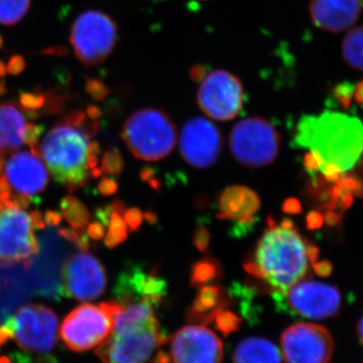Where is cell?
Masks as SVG:
<instances>
[{"mask_svg":"<svg viewBox=\"0 0 363 363\" xmlns=\"http://www.w3.org/2000/svg\"><path fill=\"white\" fill-rule=\"evenodd\" d=\"M37 363H57L56 359H54V358L51 357H45V358H40L39 362Z\"/></svg>","mask_w":363,"mask_h":363,"instance_id":"680465c9","label":"cell"},{"mask_svg":"<svg viewBox=\"0 0 363 363\" xmlns=\"http://www.w3.org/2000/svg\"><path fill=\"white\" fill-rule=\"evenodd\" d=\"M6 67L4 65V62L0 61V78H4L6 74Z\"/></svg>","mask_w":363,"mask_h":363,"instance_id":"6f0895ef","label":"cell"},{"mask_svg":"<svg viewBox=\"0 0 363 363\" xmlns=\"http://www.w3.org/2000/svg\"><path fill=\"white\" fill-rule=\"evenodd\" d=\"M157 306L147 300L119 305L114 327L96 354L102 363H147L166 341L155 315Z\"/></svg>","mask_w":363,"mask_h":363,"instance_id":"3957f363","label":"cell"},{"mask_svg":"<svg viewBox=\"0 0 363 363\" xmlns=\"http://www.w3.org/2000/svg\"><path fill=\"white\" fill-rule=\"evenodd\" d=\"M233 363H281V353L277 346L267 339H245L235 348Z\"/></svg>","mask_w":363,"mask_h":363,"instance_id":"44dd1931","label":"cell"},{"mask_svg":"<svg viewBox=\"0 0 363 363\" xmlns=\"http://www.w3.org/2000/svg\"><path fill=\"white\" fill-rule=\"evenodd\" d=\"M118 309V303L112 301L99 306H79L62 324V340L69 350L75 352L99 347L113 330L114 317Z\"/></svg>","mask_w":363,"mask_h":363,"instance_id":"8992f818","label":"cell"},{"mask_svg":"<svg viewBox=\"0 0 363 363\" xmlns=\"http://www.w3.org/2000/svg\"><path fill=\"white\" fill-rule=\"evenodd\" d=\"M313 269L316 272L318 276L326 277L330 276L333 272V264L329 260H321V262H313Z\"/></svg>","mask_w":363,"mask_h":363,"instance_id":"7bdbcfd3","label":"cell"},{"mask_svg":"<svg viewBox=\"0 0 363 363\" xmlns=\"http://www.w3.org/2000/svg\"><path fill=\"white\" fill-rule=\"evenodd\" d=\"M9 339H14V332L9 318L6 323L0 326V345L6 344Z\"/></svg>","mask_w":363,"mask_h":363,"instance_id":"ee69618b","label":"cell"},{"mask_svg":"<svg viewBox=\"0 0 363 363\" xmlns=\"http://www.w3.org/2000/svg\"><path fill=\"white\" fill-rule=\"evenodd\" d=\"M105 225L99 221L92 222L88 224L87 235L94 240H99L104 238L105 234Z\"/></svg>","mask_w":363,"mask_h":363,"instance_id":"b9f144b4","label":"cell"},{"mask_svg":"<svg viewBox=\"0 0 363 363\" xmlns=\"http://www.w3.org/2000/svg\"><path fill=\"white\" fill-rule=\"evenodd\" d=\"M355 85L350 82H342L336 85L332 90V94L337 104L343 108H350L352 98L354 97Z\"/></svg>","mask_w":363,"mask_h":363,"instance_id":"f1b7e54d","label":"cell"},{"mask_svg":"<svg viewBox=\"0 0 363 363\" xmlns=\"http://www.w3.org/2000/svg\"><path fill=\"white\" fill-rule=\"evenodd\" d=\"M101 116L102 111H100L99 107L95 106V105H91V106L88 107L87 116L89 117V118L97 121V118H99Z\"/></svg>","mask_w":363,"mask_h":363,"instance_id":"f5cc1de1","label":"cell"},{"mask_svg":"<svg viewBox=\"0 0 363 363\" xmlns=\"http://www.w3.org/2000/svg\"><path fill=\"white\" fill-rule=\"evenodd\" d=\"M231 154L248 168L267 166L276 160L279 149V135L269 121L262 117H250L236 123L229 138Z\"/></svg>","mask_w":363,"mask_h":363,"instance_id":"ba28073f","label":"cell"},{"mask_svg":"<svg viewBox=\"0 0 363 363\" xmlns=\"http://www.w3.org/2000/svg\"><path fill=\"white\" fill-rule=\"evenodd\" d=\"M128 234V224L121 214L113 210L108 223V230L105 235V245L109 248L116 247L126 240Z\"/></svg>","mask_w":363,"mask_h":363,"instance_id":"4316f807","label":"cell"},{"mask_svg":"<svg viewBox=\"0 0 363 363\" xmlns=\"http://www.w3.org/2000/svg\"><path fill=\"white\" fill-rule=\"evenodd\" d=\"M274 297L283 301L294 314L313 320L335 316L342 305L338 288L314 279H301L286 293Z\"/></svg>","mask_w":363,"mask_h":363,"instance_id":"8fae6325","label":"cell"},{"mask_svg":"<svg viewBox=\"0 0 363 363\" xmlns=\"http://www.w3.org/2000/svg\"><path fill=\"white\" fill-rule=\"evenodd\" d=\"M61 210L64 218L75 230L83 231L89 224V211L77 198L67 196L62 200Z\"/></svg>","mask_w":363,"mask_h":363,"instance_id":"cb8c5ba5","label":"cell"},{"mask_svg":"<svg viewBox=\"0 0 363 363\" xmlns=\"http://www.w3.org/2000/svg\"><path fill=\"white\" fill-rule=\"evenodd\" d=\"M4 178L16 194L30 198L42 193L49 181L39 155L26 150L16 152L7 160Z\"/></svg>","mask_w":363,"mask_h":363,"instance_id":"e0dca14e","label":"cell"},{"mask_svg":"<svg viewBox=\"0 0 363 363\" xmlns=\"http://www.w3.org/2000/svg\"><path fill=\"white\" fill-rule=\"evenodd\" d=\"M218 218L240 221L255 217L260 208L259 195L245 186L226 188L219 197Z\"/></svg>","mask_w":363,"mask_h":363,"instance_id":"d6986e66","label":"cell"},{"mask_svg":"<svg viewBox=\"0 0 363 363\" xmlns=\"http://www.w3.org/2000/svg\"><path fill=\"white\" fill-rule=\"evenodd\" d=\"M32 0H0V25H16L30 9Z\"/></svg>","mask_w":363,"mask_h":363,"instance_id":"484cf974","label":"cell"},{"mask_svg":"<svg viewBox=\"0 0 363 363\" xmlns=\"http://www.w3.org/2000/svg\"><path fill=\"white\" fill-rule=\"evenodd\" d=\"M203 73H205V71L202 67H194L191 70V77H192L193 80L196 81L203 80L205 78V75Z\"/></svg>","mask_w":363,"mask_h":363,"instance_id":"db71d44e","label":"cell"},{"mask_svg":"<svg viewBox=\"0 0 363 363\" xmlns=\"http://www.w3.org/2000/svg\"><path fill=\"white\" fill-rule=\"evenodd\" d=\"M226 304L227 300L220 286H204L195 298L192 316L199 320L214 319Z\"/></svg>","mask_w":363,"mask_h":363,"instance_id":"7402d4cb","label":"cell"},{"mask_svg":"<svg viewBox=\"0 0 363 363\" xmlns=\"http://www.w3.org/2000/svg\"><path fill=\"white\" fill-rule=\"evenodd\" d=\"M124 220L131 231H138L142 226L143 214L138 208H130L124 211Z\"/></svg>","mask_w":363,"mask_h":363,"instance_id":"836d02e7","label":"cell"},{"mask_svg":"<svg viewBox=\"0 0 363 363\" xmlns=\"http://www.w3.org/2000/svg\"><path fill=\"white\" fill-rule=\"evenodd\" d=\"M354 98L357 104L363 105V80L355 85Z\"/></svg>","mask_w":363,"mask_h":363,"instance_id":"816d5d0a","label":"cell"},{"mask_svg":"<svg viewBox=\"0 0 363 363\" xmlns=\"http://www.w3.org/2000/svg\"><path fill=\"white\" fill-rule=\"evenodd\" d=\"M62 283L68 298L92 301L104 295L107 285L104 264L87 252L74 253L64 264Z\"/></svg>","mask_w":363,"mask_h":363,"instance_id":"5bb4252c","label":"cell"},{"mask_svg":"<svg viewBox=\"0 0 363 363\" xmlns=\"http://www.w3.org/2000/svg\"><path fill=\"white\" fill-rule=\"evenodd\" d=\"M0 363H13V362L7 357H0Z\"/></svg>","mask_w":363,"mask_h":363,"instance_id":"94428289","label":"cell"},{"mask_svg":"<svg viewBox=\"0 0 363 363\" xmlns=\"http://www.w3.org/2000/svg\"><path fill=\"white\" fill-rule=\"evenodd\" d=\"M344 188L351 191L353 195L363 198V182L357 178H351V177H343L337 182Z\"/></svg>","mask_w":363,"mask_h":363,"instance_id":"e575fe53","label":"cell"},{"mask_svg":"<svg viewBox=\"0 0 363 363\" xmlns=\"http://www.w3.org/2000/svg\"><path fill=\"white\" fill-rule=\"evenodd\" d=\"M118 190V185L116 179L112 177H104L98 184V192L104 196H111L116 194Z\"/></svg>","mask_w":363,"mask_h":363,"instance_id":"8d00e7d4","label":"cell"},{"mask_svg":"<svg viewBox=\"0 0 363 363\" xmlns=\"http://www.w3.org/2000/svg\"><path fill=\"white\" fill-rule=\"evenodd\" d=\"M66 52H68V50L65 47H52L45 49L42 54L49 56H65Z\"/></svg>","mask_w":363,"mask_h":363,"instance_id":"c3c4849f","label":"cell"},{"mask_svg":"<svg viewBox=\"0 0 363 363\" xmlns=\"http://www.w3.org/2000/svg\"><path fill=\"white\" fill-rule=\"evenodd\" d=\"M357 335L358 337H359V340L362 341V343L363 344V315L362 318H360L359 321H358Z\"/></svg>","mask_w":363,"mask_h":363,"instance_id":"9f6ffc18","label":"cell"},{"mask_svg":"<svg viewBox=\"0 0 363 363\" xmlns=\"http://www.w3.org/2000/svg\"><path fill=\"white\" fill-rule=\"evenodd\" d=\"M60 236L64 238L67 241L70 242H77L79 238H80L81 233L75 229L61 228L59 229Z\"/></svg>","mask_w":363,"mask_h":363,"instance_id":"bcb514c9","label":"cell"},{"mask_svg":"<svg viewBox=\"0 0 363 363\" xmlns=\"http://www.w3.org/2000/svg\"><path fill=\"white\" fill-rule=\"evenodd\" d=\"M85 90L91 97L102 101L105 98L108 96L109 89L105 86L104 83L97 79L89 78L86 80Z\"/></svg>","mask_w":363,"mask_h":363,"instance_id":"4dcf8cb0","label":"cell"},{"mask_svg":"<svg viewBox=\"0 0 363 363\" xmlns=\"http://www.w3.org/2000/svg\"><path fill=\"white\" fill-rule=\"evenodd\" d=\"M362 13L360 0H310V18L317 28L328 33L350 30Z\"/></svg>","mask_w":363,"mask_h":363,"instance_id":"ac0fdd59","label":"cell"},{"mask_svg":"<svg viewBox=\"0 0 363 363\" xmlns=\"http://www.w3.org/2000/svg\"><path fill=\"white\" fill-rule=\"evenodd\" d=\"M4 49V38L0 35V50Z\"/></svg>","mask_w":363,"mask_h":363,"instance_id":"6125c7cd","label":"cell"},{"mask_svg":"<svg viewBox=\"0 0 363 363\" xmlns=\"http://www.w3.org/2000/svg\"><path fill=\"white\" fill-rule=\"evenodd\" d=\"M124 162L123 157L118 150L112 149L107 150L102 157L101 169L102 173L108 175L119 177L123 173Z\"/></svg>","mask_w":363,"mask_h":363,"instance_id":"83f0119b","label":"cell"},{"mask_svg":"<svg viewBox=\"0 0 363 363\" xmlns=\"http://www.w3.org/2000/svg\"><path fill=\"white\" fill-rule=\"evenodd\" d=\"M9 321L14 339L23 350L45 353L56 345L58 318L50 308L38 304L23 306Z\"/></svg>","mask_w":363,"mask_h":363,"instance_id":"7c38bea8","label":"cell"},{"mask_svg":"<svg viewBox=\"0 0 363 363\" xmlns=\"http://www.w3.org/2000/svg\"><path fill=\"white\" fill-rule=\"evenodd\" d=\"M26 68V61L21 55H13L7 63L6 71L9 75L16 76L23 73Z\"/></svg>","mask_w":363,"mask_h":363,"instance_id":"d590c367","label":"cell"},{"mask_svg":"<svg viewBox=\"0 0 363 363\" xmlns=\"http://www.w3.org/2000/svg\"><path fill=\"white\" fill-rule=\"evenodd\" d=\"M2 207H4V204H2V202L0 201V209H1Z\"/></svg>","mask_w":363,"mask_h":363,"instance_id":"be15d7a7","label":"cell"},{"mask_svg":"<svg viewBox=\"0 0 363 363\" xmlns=\"http://www.w3.org/2000/svg\"><path fill=\"white\" fill-rule=\"evenodd\" d=\"M30 216H32L33 222V224H35V228H45V219L43 218L42 213H40L39 210H35V211L30 214Z\"/></svg>","mask_w":363,"mask_h":363,"instance_id":"f907efd6","label":"cell"},{"mask_svg":"<svg viewBox=\"0 0 363 363\" xmlns=\"http://www.w3.org/2000/svg\"><path fill=\"white\" fill-rule=\"evenodd\" d=\"M222 276L220 264L212 257H205L195 262L191 272V284L199 286L218 279Z\"/></svg>","mask_w":363,"mask_h":363,"instance_id":"d4e9b609","label":"cell"},{"mask_svg":"<svg viewBox=\"0 0 363 363\" xmlns=\"http://www.w3.org/2000/svg\"><path fill=\"white\" fill-rule=\"evenodd\" d=\"M283 211L289 215H297L302 213V204L298 201L297 198H288L284 202L283 207H281Z\"/></svg>","mask_w":363,"mask_h":363,"instance_id":"60d3db41","label":"cell"},{"mask_svg":"<svg viewBox=\"0 0 363 363\" xmlns=\"http://www.w3.org/2000/svg\"><path fill=\"white\" fill-rule=\"evenodd\" d=\"M319 248L311 242H307V257L310 262H315L319 257Z\"/></svg>","mask_w":363,"mask_h":363,"instance_id":"681fc988","label":"cell"},{"mask_svg":"<svg viewBox=\"0 0 363 363\" xmlns=\"http://www.w3.org/2000/svg\"><path fill=\"white\" fill-rule=\"evenodd\" d=\"M303 164H304L305 169L309 172L310 175H315L317 171L321 169L325 164L323 157L320 156L318 152L314 150H310L305 155L303 159Z\"/></svg>","mask_w":363,"mask_h":363,"instance_id":"d6a6232c","label":"cell"},{"mask_svg":"<svg viewBox=\"0 0 363 363\" xmlns=\"http://www.w3.org/2000/svg\"><path fill=\"white\" fill-rule=\"evenodd\" d=\"M281 346L286 363H329L334 352L329 331L312 323H297L286 328Z\"/></svg>","mask_w":363,"mask_h":363,"instance_id":"4fadbf2b","label":"cell"},{"mask_svg":"<svg viewBox=\"0 0 363 363\" xmlns=\"http://www.w3.org/2000/svg\"><path fill=\"white\" fill-rule=\"evenodd\" d=\"M143 218L145 219L147 223L152 224V225L157 221V214L152 211L145 212V213L143 214Z\"/></svg>","mask_w":363,"mask_h":363,"instance_id":"11a10c76","label":"cell"},{"mask_svg":"<svg viewBox=\"0 0 363 363\" xmlns=\"http://www.w3.org/2000/svg\"><path fill=\"white\" fill-rule=\"evenodd\" d=\"M169 357L173 363H221L223 344L206 327L188 325L172 337Z\"/></svg>","mask_w":363,"mask_h":363,"instance_id":"2e32d148","label":"cell"},{"mask_svg":"<svg viewBox=\"0 0 363 363\" xmlns=\"http://www.w3.org/2000/svg\"><path fill=\"white\" fill-rule=\"evenodd\" d=\"M295 143L318 152L325 162L346 172L363 152V124L357 117L336 111L304 116L298 121Z\"/></svg>","mask_w":363,"mask_h":363,"instance_id":"277c9868","label":"cell"},{"mask_svg":"<svg viewBox=\"0 0 363 363\" xmlns=\"http://www.w3.org/2000/svg\"><path fill=\"white\" fill-rule=\"evenodd\" d=\"M47 102L45 94L39 92H23L20 96V104L28 111L42 108Z\"/></svg>","mask_w":363,"mask_h":363,"instance_id":"f546056e","label":"cell"},{"mask_svg":"<svg viewBox=\"0 0 363 363\" xmlns=\"http://www.w3.org/2000/svg\"><path fill=\"white\" fill-rule=\"evenodd\" d=\"M44 219L49 226H58L62 220L61 215L56 211H48Z\"/></svg>","mask_w":363,"mask_h":363,"instance_id":"7dc6e473","label":"cell"},{"mask_svg":"<svg viewBox=\"0 0 363 363\" xmlns=\"http://www.w3.org/2000/svg\"><path fill=\"white\" fill-rule=\"evenodd\" d=\"M6 84H4V81H0V96L6 94Z\"/></svg>","mask_w":363,"mask_h":363,"instance_id":"91938a15","label":"cell"},{"mask_svg":"<svg viewBox=\"0 0 363 363\" xmlns=\"http://www.w3.org/2000/svg\"><path fill=\"white\" fill-rule=\"evenodd\" d=\"M123 138L131 154L145 162H156L173 152L176 126L164 111L143 108L128 117Z\"/></svg>","mask_w":363,"mask_h":363,"instance_id":"5b68a950","label":"cell"},{"mask_svg":"<svg viewBox=\"0 0 363 363\" xmlns=\"http://www.w3.org/2000/svg\"><path fill=\"white\" fill-rule=\"evenodd\" d=\"M210 231L205 224H199L195 229L194 245L200 252H206L210 243Z\"/></svg>","mask_w":363,"mask_h":363,"instance_id":"1f68e13d","label":"cell"},{"mask_svg":"<svg viewBox=\"0 0 363 363\" xmlns=\"http://www.w3.org/2000/svg\"><path fill=\"white\" fill-rule=\"evenodd\" d=\"M98 130L97 121H88L84 112H72L45 135L39 145L40 159L55 180L70 192L87 183L92 157L89 138Z\"/></svg>","mask_w":363,"mask_h":363,"instance_id":"6da1fadb","label":"cell"},{"mask_svg":"<svg viewBox=\"0 0 363 363\" xmlns=\"http://www.w3.org/2000/svg\"><path fill=\"white\" fill-rule=\"evenodd\" d=\"M267 223V230L260 238L252 259L245 260L243 267L274 291V295H281L305 278L309 262L308 241L296 227L286 228L272 216Z\"/></svg>","mask_w":363,"mask_h":363,"instance_id":"7a4b0ae2","label":"cell"},{"mask_svg":"<svg viewBox=\"0 0 363 363\" xmlns=\"http://www.w3.org/2000/svg\"><path fill=\"white\" fill-rule=\"evenodd\" d=\"M28 125L18 106L11 102L0 104V157L26 143Z\"/></svg>","mask_w":363,"mask_h":363,"instance_id":"ffe728a7","label":"cell"},{"mask_svg":"<svg viewBox=\"0 0 363 363\" xmlns=\"http://www.w3.org/2000/svg\"><path fill=\"white\" fill-rule=\"evenodd\" d=\"M43 133V128L35 124H28V130H26V143L30 145V147H35L39 145V138Z\"/></svg>","mask_w":363,"mask_h":363,"instance_id":"ab89813d","label":"cell"},{"mask_svg":"<svg viewBox=\"0 0 363 363\" xmlns=\"http://www.w3.org/2000/svg\"><path fill=\"white\" fill-rule=\"evenodd\" d=\"M324 216L323 214L320 213L316 210H313L308 213L306 217V226L309 230H316V229L321 228L324 224Z\"/></svg>","mask_w":363,"mask_h":363,"instance_id":"f35d334b","label":"cell"},{"mask_svg":"<svg viewBox=\"0 0 363 363\" xmlns=\"http://www.w3.org/2000/svg\"><path fill=\"white\" fill-rule=\"evenodd\" d=\"M235 226L233 227V234L235 238H241L245 234L250 233L252 228L255 227L257 219L255 217L245 219V220L235 221Z\"/></svg>","mask_w":363,"mask_h":363,"instance_id":"74e56055","label":"cell"},{"mask_svg":"<svg viewBox=\"0 0 363 363\" xmlns=\"http://www.w3.org/2000/svg\"><path fill=\"white\" fill-rule=\"evenodd\" d=\"M197 104L214 121L235 118L245 104V90L240 79L222 69L212 71L202 80L197 93Z\"/></svg>","mask_w":363,"mask_h":363,"instance_id":"9c48e42d","label":"cell"},{"mask_svg":"<svg viewBox=\"0 0 363 363\" xmlns=\"http://www.w3.org/2000/svg\"><path fill=\"white\" fill-rule=\"evenodd\" d=\"M6 206V205H4ZM32 216L23 208L6 206L0 209V262L30 264L40 247L35 238Z\"/></svg>","mask_w":363,"mask_h":363,"instance_id":"30bf717a","label":"cell"},{"mask_svg":"<svg viewBox=\"0 0 363 363\" xmlns=\"http://www.w3.org/2000/svg\"><path fill=\"white\" fill-rule=\"evenodd\" d=\"M222 135L214 123L204 117L191 118L180 135L182 157L196 169H207L220 156Z\"/></svg>","mask_w":363,"mask_h":363,"instance_id":"9a60e30c","label":"cell"},{"mask_svg":"<svg viewBox=\"0 0 363 363\" xmlns=\"http://www.w3.org/2000/svg\"><path fill=\"white\" fill-rule=\"evenodd\" d=\"M118 28L108 14L88 11L74 21L70 43L75 56L87 68L100 65L116 48Z\"/></svg>","mask_w":363,"mask_h":363,"instance_id":"52a82bcc","label":"cell"},{"mask_svg":"<svg viewBox=\"0 0 363 363\" xmlns=\"http://www.w3.org/2000/svg\"><path fill=\"white\" fill-rule=\"evenodd\" d=\"M344 61L355 70L363 71V26H353L341 45Z\"/></svg>","mask_w":363,"mask_h":363,"instance_id":"603a6c76","label":"cell"},{"mask_svg":"<svg viewBox=\"0 0 363 363\" xmlns=\"http://www.w3.org/2000/svg\"><path fill=\"white\" fill-rule=\"evenodd\" d=\"M324 220L329 226H337L342 220V213L335 210H328L325 214Z\"/></svg>","mask_w":363,"mask_h":363,"instance_id":"f6af8a7d","label":"cell"}]
</instances>
